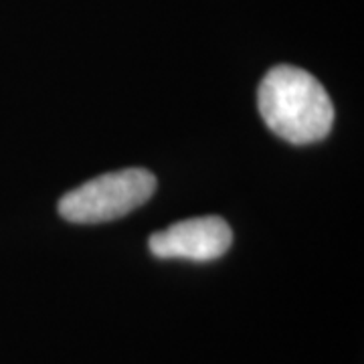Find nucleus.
I'll use <instances>...</instances> for the list:
<instances>
[{"label": "nucleus", "instance_id": "nucleus-2", "mask_svg": "<svg viewBox=\"0 0 364 364\" xmlns=\"http://www.w3.org/2000/svg\"><path fill=\"white\" fill-rule=\"evenodd\" d=\"M156 184V176L146 168L105 172L67 193L59 200V215L77 225L116 221L146 205Z\"/></svg>", "mask_w": 364, "mask_h": 364}, {"label": "nucleus", "instance_id": "nucleus-1", "mask_svg": "<svg viewBox=\"0 0 364 364\" xmlns=\"http://www.w3.org/2000/svg\"><path fill=\"white\" fill-rule=\"evenodd\" d=\"M257 104L267 128L296 146L324 140L334 124V104L328 91L299 67L269 69L259 83Z\"/></svg>", "mask_w": 364, "mask_h": 364}, {"label": "nucleus", "instance_id": "nucleus-3", "mask_svg": "<svg viewBox=\"0 0 364 364\" xmlns=\"http://www.w3.org/2000/svg\"><path fill=\"white\" fill-rule=\"evenodd\" d=\"M233 243V231L221 217H196L174 223L150 237L148 247L160 259L207 263L223 257Z\"/></svg>", "mask_w": 364, "mask_h": 364}]
</instances>
